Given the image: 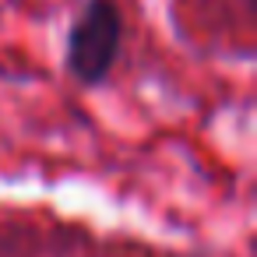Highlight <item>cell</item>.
<instances>
[{
  "label": "cell",
  "instance_id": "6da1fadb",
  "mask_svg": "<svg viewBox=\"0 0 257 257\" xmlns=\"http://www.w3.org/2000/svg\"><path fill=\"white\" fill-rule=\"evenodd\" d=\"M123 43V15L113 0H88L67 32V71L81 85L109 78Z\"/></svg>",
  "mask_w": 257,
  "mask_h": 257
}]
</instances>
